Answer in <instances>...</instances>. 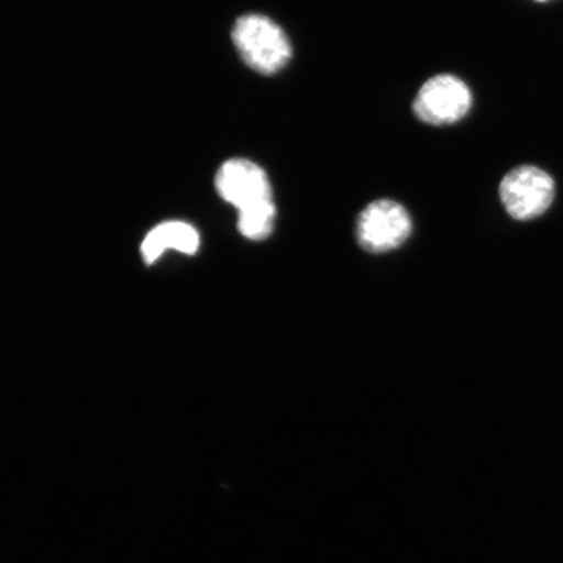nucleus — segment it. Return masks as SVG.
I'll return each mask as SVG.
<instances>
[{
  "mask_svg": "<svg viewBox=\"0 0 563 563\" xmlns=\"http://www.w3.org/2000/svg\"><path fill=\"white\" fill-rule=\"evenodd\" d=\"M232 40L246 65L258 74H277L291 59L290 41L269 18L245 15L239 19Z\"/></svg>",
  "mask_w": 563,
  "mask_h": 563,
  "instance_id": "obj_1",
  "label": "nucleus"
},
{
  "mask_svg": "<svg viewBox=\"0 0 563 563\" xmlns=\"http://www.w3.org/2000/svg\"><path fill=\"white\" fill-rule=\"evenodd\" d=\"M412 231L408 211L393 200H377L365 208L356 222V238L365 251L389 252L402 245Z\"/></svg>",
  "mask_w": 563,
  "mask_h": 563,
  "instance_id": "obj_2",
  "label": "nucleus"
},
{
  "mask_svg": "<svg viewBox=\"0 0 563 563\" xmlns=\"http://www.w3.org/2000/svg\"><path fill=\"white\" fill-rule=\"evenodd\" d=\"M499 196L508 213L518 221L532 220L551 207L552 176L534 166L514 168L501 181Z\"/></svg>",
  "mask_w": 563,
  "mask_h": 563,
  "instance_id": "obj_3",
  "label": "nucleus"
},
{
  "mask_svg": "<svg viewBox=\"0 0 563 563\" xmlns=\"http://www.w3.org/2000/svg\"><path fill=\"white\" fill-rule=\"evenodd\" d=\"M473 104L470 88L454 75L432 77L421 87L413 102V112L419 121L432 125L460 122Z\"/></svg>",
  "mask_w": 563,
  "mask_h": 563,
  "instance_id": "obj_4",
  "label": "nucleus"
},
{
  "mask_svg": "<svg viewBox=\"0 0 563 563\" xmlns=\"http://www.w3.org/2000/svg\"><path fill=\"white\" fill-rule=\"evenodd\" d=\"M216 188L239 213L273 202L269 178L262 167L249 159H230L223 164L216 176Z\"/></svg>",
  "mask_w": 563,
  "mask_h": 563,
  "instance_id": "obj_5",
  "label": "nucleus"
},
{
  "mask_svg": "<svg viewBox=\"0 0 563 563\" xmlns=\"http://www.w3.org/2000/svg\"><path fill=\"white\" fill-rule=\"evenodd\" d=\"M199 249V232L189 223L172 221L158 224L146 235L141 244V255L146 264H153L168 250L195 255Z\"/></svg>",
  "mask_w": 563,
  "mask_h": 563,
  "instance_id": "obj_6",
  "label": "nucleus"
},
{
  "mask_svg": "<svg viewBox=\"0 0 563 563\" xmlns=\"http://www.w3.org/2000/svg\"><path fill=\"white\" fill-rule=\"evenodd\" d=\"M276 206H267L239 213L238 228L241 234L251 241H264L272 234L274 220H276Z\"/></svg>",
  "mask_w": 563,
  "mask_h": 563,
  "instance_id": "obj_7",
  "label": "nucleus"
},
{
  "mask_svg": "<svg viewBox=\"0 0 563 563\" xmlns=\"http://www.w3.org/2000/svg\"><path fill=\"white\" fill-rule=\"evenodd\" d=\"M540 2H543V0H540Z\"/></svg>",
  "mask_w": 563,
  "mask_h": 563,
  "instance_id": "obj_8",
  "label": "nucleus"
}]
</instances>
